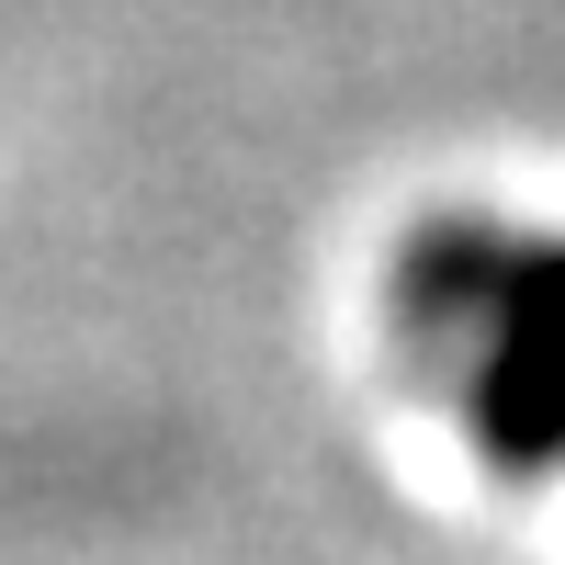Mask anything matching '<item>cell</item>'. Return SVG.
<instances>
[{"instance_id": "7a4b0ae2", "label": "cell", "mask_w": 565, "mask_h": 565, "mask_svg": "<svg viewBox=\"0 0 565 565\" xmlns=\"http://www.w3.org/2000/svg\"><path fill=\"white\" fill-rule=\"evenodd\" d=\"M498 317H509V328H532V340L554 351V373H565V238H521V249H509Z\"/></svg>"}, {"instance_id": "6da1fadb", "label": "cell", "mask_w": 565, "mask_h": 565, "mask_svg": "<svg viewBox=\"0 0 565 565\" xmlns=\"http://www.w3.org/2000/svg\"><path fill=\"white\" fill-rule=\"evenodd\" d=\"M498 282H509V238L487 226H430L396 271V306L418 340H487L498 328Z\"/></svg>"}]
</instances>
